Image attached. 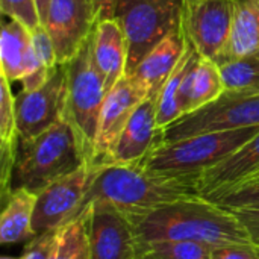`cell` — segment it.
<instances>
[{"instance_id": "obj_8", "label": "cell", "mask_w": 259, "mask_h": 259, "mask_svg": "<svg viewBox=\"0 0 259 259\" xmlns=\"http://www.w3.org/2000/svg\"><path fill=\"white\" fill-rule=\"evenodd\" d=\"M67 76L58 65L49 80L33 91L21 90L15 96V121L20 141H30L65 118Z\"/></svg>"}, {"instance_id": "obj_6", "label": "cell", "mask_w": 259, "mask_h": 259, "mask_svg": "<svg viewBox=\"0 0 259 259\" xmlns=\"http://www.w3.org/2000/svg\"><path fill=\"white\" fill-rule=\"evenodd\" d=\"M187 0H118L114 18L129 47L126 76L170 33L182 27Z\"/></svg>"}, {"instance_id": "obj_18", "label": "cell", "mask_w": 259, "mask_h": 259, "mask_svg": "<svg viewBox=\"0 0 259 259\" xmlns=\"http://www.w3.org/2000/svg\"><path fill=\"white\" fill-rule=\"evenodd\" d=\"M226 91L220 65L202 58L199 53L191 61L179 88V109L184 115L196 112L215 102Z\"/></svg>"}, {"instance_id": "obj_27", "label": "cell", "mask_w": 259, "mask_h": 259, "mask_svg": "<svg viewBox=\"0 0 259 259\" xmlns=\"http://www.w3.org/2000/svg\"><path fill=\"white\" fill-rule=\"evenodd\" d=\"M0 9L5 17L20 21L29 30L41 24L35 0H0Z\"/></svg>"}, {"instance_id": "obj_19", "label": "cell", "mask_w": 259, "mask_h": 259, "mask_svg": "<svg viewBox=\"0 0 259 259\" xmlns=\"http://www.w3.org/2000/svg\"><path fill=\"white\" fill-rule=\"evenodd\" d=\"M36 194L24 188L14 190L0 212V243L15 244L35 238L32 228Z\"/></svg>"}, {"instance_id": "obj_28", "label": "cell", "mask_w": 259, "mask_h": 259, "mask_svg": "<svg viewBox=\"0 0 259 259\" xmlns=\"http://www.w3.org/2000/svg\"><path fill=\"white\" fill-rule=\"evenodd\" d=\"M59 238V229L46 232L27 241L24 250L21 253V259H52L53 252L56 249Z\"/></svg>"}, {"instance_id": "obj_33", "label": "cell", "mask_w": 259, "mask_h": 259, "mask_svg": "<svg viewBox=\"0 0 259 259\" xmlns=\"http://www.w3.org/2000/svg\"><path fill=\"white\" fill-rule=\"evenodd\" d=\"M35 3H36V9H38L39 21H41V24H44L46 17H47V11H49L50 0H35Z\"/></svg>"}, {"instance_id": "obj_25", "label": "cell", "mask_w": 259, "mask_h": 259, "mask_svg": "<svg viewBox=\"0 0 259 259\" xmlns=\"http://www.w3.org/2000/svg\"><path fill=\"white\" fill-rule=\"evenodd\" d=\"M211 250L196 241L138 243V259H211Z\"/></svg>"}, {"instance_id": "obj_14", "label": "cell", "mask_w": 259, "mask_h": 259, "mask_svg": "<svg viewBox=\"0 0 259 259\" xmlns=\"http://www.w3.org/2000/svg\"><path fill=\"white\" fill-rule=\"evenodd\" d=\"M259 175V132L232 155L194 178L197 196H222Z\"/></svg>"}, {"instance_id": "obj_13", "label": "cell", "mask_w": 259, "mask_h": 259, "mask_svg": "<svg viewBox=\"0 0 259 259\" xmlns=\"http://www.w3.org/2000/svg\"><path fill=\"white\" fill-rule=\"evenodd\" d=\"M156 112L158 97L141 100L103 164H141L161 141Z\"/></svg>"}, {"instance_id": "obj_4", "label": "cell", "mask_w": 259, "mask_h": 259, "mask_svg": "<svg viewBox=\"0 0 259 259\" xmlns=\"http://www.w3.org/2000/svg\"><path fill=\"white\" fill-rule=\"evenodd\" d=\"M259 132L256 127L197 134L156 146L140 164L156 176L196 178L219 164Z\"/></svg>"}, {"instance_id": "obj_12", "label": "cell", "mask_w": 259, "mask_h": 259, "mask_svg": "<svg viewBox=\"0 0 259 259\" xmlns=\"http://www.w3.org/2000/svg\"><path fill=\"white\" fill-rule=\"evenodd\" d=\"M96 24L93 0H50L42 26L53 41L58 65L67 64L82 49Z\"/></svg>"}, {"instance_id": "obj_11", "label": "cell", "mask_w": 259, "mask_h": 259, "mask_svg": "<svg viewBox=\"0 0 259 259\" xmlns=\"http://www.w3.org/2000/svg\"><path fill=\"white\" fill-rule=\"evenodd\" d=\"M91 168L82 165L79 170L56 179L36 194L32 228L35 237L50 231L61 229L82 208Z\"/></svg>"}, {"instance_id": "obj_32", "label": "cell", "mask_w": 259, "mask_h": 259, "mask_svg": "<svg viewBox=\"0 0 259 259\" xmlns=\"http://www.w3.org/2000/svg\"><path fill=\"white\" fill-rule=\"evenodd\" d=\"M117 2L118 0H93L94 9L97 14V21L106 20V18H114Z\"/></svg>"}, {"instance_id": "obj_26", "label": "cell", "mask_w": 259, "mask_h": 259, "mask_svg": "<svg viewBox=\"0 0 259 259\" xmlns=\"http://www.w3.org/2000/svg\"><path fill=\"white\" fill-rule=\"evenodd\" d=\"M226 209H238L243 206L259 205V182L243 184L222 196L209 199Z\"/></svg>"}, {"instance_id": "obj_22", "label": "cell", "mask_w": 259, "mask_h": 259, "mask_svg": "<svg viewBox=\"0 0 259 259\" xmlns=\"http://www.w3.org/2000/svg\"><path fill=\"white\" fill-rule=\"evenodd\" d=\"M196 55H197V50L188 41L182 59L179 61L178 67L175 68V71L167 79L165 85L162 87V90L158 94V112H156V115H158V127L161 129V132L182 117V112L179 109V102H178L179 88H181V83L185 77V73L188 71V67H190V64Z\"/></svg>"}, {"instance_id": "obj_3", "label": "cell", "mask_w": 259, "mask_h": 259, "mask_svg": "<svg viewBox=\"0 0 259 259\" xmlns=\"http://www.w3.org/2000/svg\"><path fill=\"white\" fill-rule=\"evenodd\" d=\"M85 165L76 134L64 118L30 141H20L11 190L38 194L49 184Z\"/></svg>"}, {"instance_id": "obj_31", "label": "cell", "mask_w": 259, "mask_h": 259, "mask_svg": "<svg viewBox=\"0 0 259 259\" xmlns=\"http://www.w3.org/2000/svg\"><path fill=\"white\" fill-rule=\"evenodd\" d=\"M237 214L240 222L244 225L247 229L252 241L259 246V205H252V206H243L238 209H231Z\"/></svg>"}, {"instance_id": "obj_2", "label": "cell", "mask_w": 259, "mask_h": 259, "mask_svg": "<svg viewBox=\"0 0 259 259\" xmlns=\"http://www.w3.org/2000/svg\"><path fill=\"white\" fill-rule=\"evenodd\" d=\"M90 168L91 178L80 211L91 203H105L132 219L197 196L194 178L156 176L140 164H102Z\"/></svg>"}, {"instance_id": "obj_24", "label": "cell", "mask_w": 259, "mask_h": 259, "mask_svg": "<svg viewBox=\"0 0 259 259\" xmlns=\"http://www.w3.org/2000/svg\"><path fill=\"white\" fill-rule=\"evenodd\" d=\"M87 211L73 217L59 229V238L52 259H88Z\"/></svg>"}, {"instance_id": "obj_20", "label": "cell", "mask_w": 259, "mask_h": 259, "mask_svg": "<svg viewBox=\"0 0 259 259\" xmlns=\"http://www.w3.org/2000/svg\"><path fill=\"white\" fill-rule=\"evenodd\" d=\"M0 35V64L2 73L11 83L21 80L32 53L30 30L20 21L6 17Z\"/></svg>"}, {"instance_id": "obj_17", "label": "cell", "mask_w": 259, "mask_h": 259, "mask_svg": "<svg viewBox=\"0 0 259 259\" xmlns=\"http://www.w3.org/2000/svg\"><path fill=\"white\" fill-rule=\"evenodd\" d=\"M91 53L108 94L126 76L129 59L127 39L115 18L97 21L91 35Z\"/></svg>"}, {"instance_id": "obj_1", "label": "cell", "mask_w": 259, "mask_h": 259, "mask_svg": "<svg viewBox=\"0 0 259 259\" xmlns=\"http://www.w3.org/2000/svg\"><path fill=\"white\" fill-rule=\"evenodd\" d=\"M131 220L138 243L196 241L211 247L255 244L234 211L200 196L179 199Z\"/></svg>"}, {"instance_id": "obj_29", "label": "cell", "mask_w": 259, "mask_h": 259, "mask_svg": "<svg viewBox=\"0 0 259 259\" xmlns=\"http://www.w3.org/2000/svg\"><path fill=\"white\" fill-rule=\"evenodd\" d=\"M30 38H32V47L35 50V53L38 55V58L50 70H53L55 67H58L55 46H53V41H52L47 29L42 24H38L35 29L30 30Z\"/></svg>"}, {"instance_id": "obj_21", "label": "cell", "mask_w": 259, "mask_h": 259, "mask_svg": "<svg viewBox=\"0 0 259 259\" xmlns=\"http://www.w3.org/2000/svg\"><path fill=\"white\" fill-rule=\"evenodd\" d=\"M256 52H259V0H235L232 32L220 64Z\"/></svg>"}, {"instance_id": "obj_15", "label": "cell", "mask_w": 259, "mask_h": 259, "mask_svg": "<svg viewBox=\"0 0 259 259\" xmlns=\"http://www.w3.org/2000/svg\"><path fill=\"white\" fill-rule=\"evenodd\" d=\"M147 99L141 90L124 76L108 94L102 108L97 140H96V161L93 167L103 164L118 140L121 131L134 114L141 100Z\"/></svg>"}, {"instance_id": "obj_23", "label": "cell", "mask_w": 259, "mask_h": 259, "mask_svg": "<svg viewBox=\"0 0 259 259\" xmlns=\"http://www.w3.org/2000/svg\"><path fill=\"white\" fill-rule=\"evenodd\" d=\"M225 88L229 93H259V52L220 64Z\"/></svg>"}, {"instance_id": "obj_34", "label": "cell", "mask_w": 259, "mask_h": 259, "mask_svg": "<svg viewBox=\"0 0 259 259\" xmlns=\"http://www.w3.org/2000/svg\"><path fill=\"white\" fill-rule=\"evenodd\" d=\"M249 182H259V175H258V176H255L253 179H250ZM246 184H247V182H246Z\"/></svg>"}, {"instance_id": "obj_7", "label": "cell", "mask_w": 259, "mask_h": 259, "mask_svg": "<svg viewBox=\"0 0 259 259\" xmlns=\"http://www.w3.org/2000/svg\"><path fill=\"white\" fill-rule=\"evenodd\" d=\"M259 126V93L225 91L215 102L181 117L161 132V141L171 143L205 132ZM158 144V146H159Z\"/></svg>"}, {"instance_id": "obj_30", "label": "cell", "mask_w": 259, "mask_h": 259, "mask_svg": "<svg viewBox=\"0 0 259 259\" xmlns=\"http://www.w3.org/2000/svg\"><path fill=\"white\" fill-rule=\"evenodd\" d=\"M211 259H259L256 244H229L212 247Z\"/></svg>"}, {"instance_id": "obj_35", "label": "cell", "mask_w": 259, "mask_h": 259, "mask_svg": "<svg viewBox=\"0 0 259 259\" xmlns=\"http://www.w3.org/2000/svg\"><path fill=\"white\" fill-rule=\"evenodd\" d=\"M2 259H21V258H11V256H3Z\"/></svg>"}, {"instance_id": "obj_36", "label": "cell", "mask_w": 259, "mask_h": 259, "mask_svg": "<svg viewBox=\"0 0 259 259\" xmlns=\"http://www.w3.org/2000/svg\"><path fill=\"white\" fill-rule=\"evenodd\" d=\"M194 2H199V0H187V3H194Z\"/></svg>"}, {"instance_id": "obj_16", "label": "cell", "mask_w": 259, "mask_h": 259, "mask_svg": "<svg viewBox=\"0 0 259 259\" xmlns=\"http://www.w3.org/2000/svg\"><path fill=\"white\" fill-rule=\"evenodd\" d=\"M187 42L188 39L182 26L153 47L134 71L127 74L146 97H158L167 79L182 59Z\"/></svg>"}, {"instance_id": "obj_5", "label": "cell", "mask_w": 259, "mask_h": 259, "mask_svg": "<svg viewBox=\"0 0 259 259\" xmlns=\"http://www.w3.org/2000/svg\"><path fill=\"white\" fill-rule=\"evenodd\" d=\"M67 76L65 120L73 127L85 165L96 161V140L106 90L91 53V36L82 49L64 64Z\"/></svg>"}, {"instance_id": "obj_10", "label": "cell", "mask_w": 259, "mask_h": 259, "mask_svg": "<svg viewBox=\"0 0 259 259\" xmlns=\"http://www.w3.org/2000/svg\"><path fill=\"white\" fill-rule=\"evenodd\" d=\"M83 209L87 211L88 259H138L137 232L126 214L105 203H91Z\"/></svg>"}, {"instance_id": "obj_37", "label": "cell", "mask_w": 259, "mask_h": 259, "mask_svg": "<svg viewBox=\"0 0 259 259\" xmlns=\"http://www.w3.org/2000/svg\"><path fill=\"white\" fill-rule=\"evenodd\" d=\"M258 247H259V246H258Z\"/></svg>"}, {"instance_id": "obj_9", "label": "cell", "mask_w": 259, "mask_h": 259, "mask_svg": "<svg viewBox=\"0 0 259 259\" xmlns=\"http://www.w3.org/2000/svg\"><path fill=\"white\" fill-rule=\"evenodd\" d=\"M235 0H199L185 3L182 26L202 58L222 62L229 44Z\"/></svg>"}]
</instances>
